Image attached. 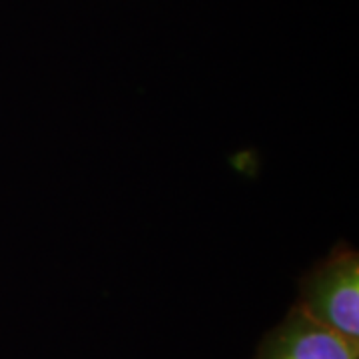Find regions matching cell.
<instances>
[{"label": "cell", "instance_id": "obj_2", "mask_svg": "<svg viewBox=\"0 0 359 359\" xmlns=\"http://www.w3.org/2000/svg\"><path fill=\"white\" fill-rule=\"evenodd\" d=\"M256 359H359V347L294 306L287 318L266 335Z\"/></svg>", "mask_w": 359, "mask_h": 359}, {"label": "cell", "instance_id": "obj_1", "mask_svg": "<svg viewBox=\"0 0 359 359\" xmlns=\"http://www.w3.org/2000/svg\"><path fill=\"white\" fill-rule=\"evenodd\" d=\"M311 320L359 347V256L349 245L335 248L302 282L297 304Z\"/></svg>", "mask_w": 359, "mask_h": 359}]
</instances>
